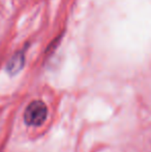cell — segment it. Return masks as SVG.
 Returning a JSON list of instances; mask_svg holds the SVG:
<instances>
[{"label":"cell","instance_id":"cell-1","mask_svg":"<svg viewBox=\"0 0 151 152\" xmlns=\"http://www.w3.org/2000/svg\"><path fill=\"white\" fill-rule=\"evenodd\" d=\"M48 109L42 100L30 102L24 113V121L29 126H39L46 121Z\"/></svg>","mask_w":151,"mask_h":152},{"label":"cell","instance_id":"cell-2","mask_svg":"<svg viewBox=\"0 0 151 152\" xmlns=\"http://www.w3.org/2000/svg\"><path fill=\"white\" fill-rule=\"evenodd\" d=\"M25 64V56L23 52H17L12 57L9 59L7 65H6V69H7L8 74L10 75H16L20 72L23 68Z\"/></svg>","mask_w":151,"mask_h":152}]
</instances>
